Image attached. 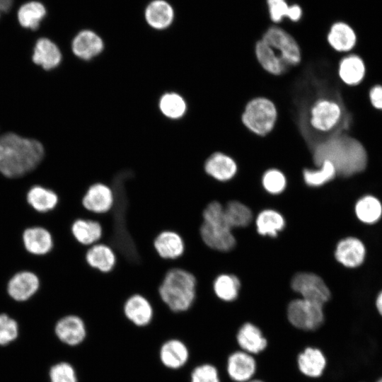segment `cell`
Here are the masks:
<instances>
[{
    "label": "cell",
    "mask_w": 382,
    "mask_h": 382,
    "mask_svg": "<svg viewBox=\"0 0 382 382\" xmlns=\"http://www.w3.org/2000/svg\"><path fill=\"white\" fill-rule=\"evenodd\" d=\"M325 160L334 165L337 177L349 178L365 170L367 154L359 140L334 130L318 141L313 149V161L316 168Z\"/></svg>",
    "instance_id": "obj_1"
},
{
    "label": "cell",
    "mask_w": 382,
    "mask_h": 382,
    "mask_svg": "<svg viewBox=\"0 0 382 382\" xmlns=\"http://www.w3.org/2000/svg\"><path fill=\"white\" fill-rule=\"evenodd\" d=\"M0 144V173L8 178H20L30 173L44 156V148L38 141L14 133L1 135Z\"/></svg>",
    "instance_id": "obj_2"
},
{
    "label": "cell",
    "mask_w": 382,
    "mask_h": 382,
    "mask_svg": "<svg viewBox=\"0 0 382 382\" xmlns=\"http://www.w3.org/2000/svg\"><path fill=\"white\" fill-rule=\"evenodd\" d=\"M158 294L172 312H186L192 306L196 298V277L184 269L172 268L166 272L161 283Z\"/></svg>",
    "instance_id": "obj_3"
},
{
    "label": "cell",
    "mask_w": 382,
    "mask_h": 382,
    "mask_svg": "<svg viewBox=\"0 0 382 382\" xmlns=\"http://www.w3.org/2000/svg\"><path fill=\"white\" fill-rule=\"evenodd\" d=\"M199 235L203 243L211 250L229 251L236 245V239L228 225L224 206L218 201L208 203L202 212Z\"/></svg>",
    "instance_id": "obj_4"
},
{
    "label": "cell",
    "mask_w": 382,
    "mask_h": 382,
    "mask_svg": "<svg viewBox=\"0 0 382 382\" xmlns=\"http://www.w3.org/2000/svg\"><path fill=\"white\" fill-rule=\"evenodd\" d=\"M277 118L278 111L274 103L262 96L248 100L241 116L245 129L260 137H266L274 129Z\"/></svg>",
    "instance_id": "obj_5"
},
{
    "label": "cell",
    "mask_w": 382,
    "mask_h": 382,
    "mask_svg": "<svg viewBox=\"0 0 382 382\" xmlns=\"http://www.w3.org/2000/svg\"><path fill=\"white\" fill-rule=\"evenodd\" d=\"M342 115V106L337 100L328 97H319L311 103L308 109V126L320 140L337 128Z\"/></svg>",
    "instance_id": "obj_6"
},
{
    "label": "cell",
    "mask_w": 382,
    "mask_h": 382,
    "mask_svg": "<svg viewBox=\"0 0 382 382\" xmlns=\"http://www.w3.org/2000/svg\"><path fill=\"white\" fill-rule=\"evenodd\" d=\"M289 324L298 330L313 332L323 324V305L303 298L291 301L286 309Z\"/></svg>",
    "instance_id": "obj_7"
},
{
    "label": "cell",
    "mask_w": 382,
    "mask_h": 382,
    "mask_svg": "<svg viewBox=\"0 0 382 382\" xmlns=\"http://www.w3.org/2000/svg\"><path fill=\"white\" fill-rule=\"evenodd\" d=\"M262 39L289 67L298 66L302 59V51L298 41L284 29L271 26L262 35Z\"/></svg>",
    "instance_id": "obj_8"
},
{
    "label": "cell",
    "mask_w": 382,
    "mask_h": 382,
    "mask_svg": "<svg viewBox=\"0 0 382 382\" xmlns=\"http://www.w3.org/2000/svg\"><path fill=\"white\" fill-rule=\"evenodd\" d=\"M41 286L40 277L35 272L22 270L13 274L8 279L6 291L14 301L23 303L33 298Z\"/></svg>",
    "instance_id": "obj_9"
},
{
    "label": "cell",
    "mask_w": 382,
    "mask_h": 382,
    "mask_svg": "<svg viewBox=\"0 0 382 382\" xmlns=\"http://www.w3.org/2000/svg\"><path fill=\"white\" fill-rule=\"evenodd\" d=\"M291 287L304 299L324 306L330 298V291L324 281L310 272H300L292 279Z\"/></svg>",
    "instance_id": "obj_10"
},
{
    "label": "cell",
    "mask_w": 382,
    "mask_h": 382,
    "mask_svg": "<svg viewBox=\"0 0 382 382\" xmlns=\"http://www.w3.org/2000/svg\"><path fill=\"white\" fill-rule=\"evenodd\" d=\"M258 363L255 356L239 349L231 352L226 359V373L232 382H248L255 378Z\"/></svg>",
    "instance_id": "obj_11"
},
{
    "label": "cell",
    "mask_w": 382,
    "mask_h": 382,
    "mask_svg": "<svg viewBox=\"0 0 382 382\" xmlns=\"http://www.w3.org/2000/svg\"><path fill=\"white\" fill-rule=\"evenodd\" d=\"M22 244L25 251L33 256H46L52 253L55 241L49 228L42 226L25 228L21 235Z\"/></svg>",
    "instance_id": "obj_12"
},
{
    "label": "cell",
    "mask_w": 382,
    "mask_h": 382,
    "mask_svg": "<svg viewBox=\"0 0 382 382\" xmlns=\"http://www.w3.org/2000/svg\"><path fill=\"white\" fill-rule=\"evenodd\" d=\"M54 332L62 343L69 346H76L85 340L87 325L80 316L67 313L60 316L56 321Z\"/></svg>",
    "instance_id": "obj_13"
},
{
    "label": "cell",
    "mask_w": 382,
    "mask_h": 382,
    "mask_svg": "<svg viewBox=\"0 0 382 382\" xmlns=\"http://www.w3.org/2000/svg\"><path fill=\"white\" fill-rule=\"evenodd\" d=\"M296 365L302 376L310 379H318L324 374L328 360L320 348L308 345L297 354Z\"/></svg>",
    "instance_id": "obj_14"
},
{
    "label": "cell",
    "mask_w": 382,
    "mask_h": 382,
    "mask_svg": "<svg viewBox=\"0 0 382 382\" xmlns=\"http://www.w3.org/2000/svg\"><path fill=\"white\" fill-rule=\"evenodd\" d=\"M234 338L238 349L254 356L265 352L269 346L268 339L262 330L251 322L243 323L237 330Z\"/></svg>",
    "instance_id": "obj_15"
},
{
    "label": "cell",
    "mask_w": 382,
    "mask_h": 382,
    "mask_svg": "<svg viewBox=\"0 0 382 382\" xmlns=\"http://www.w3.org/2000/svg\"><path fill=\"white\" fill-rule=\"evenodd\" d=\"M114 200L112 188L105 183L98 182L88 187L82 197L81 204L91 213L103 214L112 209Z\"/></svg>",
    "instance_id": "obj_16"
},
{
    "label": "cell",
    "mask_w": 382,
    "mask_h": 382,
    "mask_svg": "<svg viewBox=\"0 0 382 382\" xmlns=\"http://www.w3.org/2000/svg\"><path fill=\"white\" fill-rule=\"evenodd\" d=\"M122 310L125 318L137 328L149 326L154 318L152 304L149 299L139 294L128 297L124 303Z\"/></svg>",
    "instance_id": "obj_17"
},
{
    "label": "cell",
    "mask_w": 382,
    "mask_h": 382,
    "mask_svg": "<svg viewBox=\"0 0 382 382\" xmlns=\"http://www.w3.org/2000/svg\"><path fill=\"white\" fill-rule=\"evenodd\" d=\"M358 41L357 31L343 21L334 23L326 35L328 45L335 52L345 54L352 52Z\"/></svg>",
    "instance_id": "obj_18"
},
{
    "label": "cell",
    "mask_w": 382,
    "mask_h": 382,
    "mask_svg": "<svg viewBox=\"0 0 382 382\" xmlns=\"http://www.w3.org/2000/svg\"><path fill=\"white\" fill-rule=\"evenodd\" d=\"M207 175L219 182L232 179L237 173L238 166L236 160L221 151L212 153L204 163Z\"/></svg>",
    "instance_id": "obj_19"
},
{
    "label": "cell",
    "mask_w": 382,
    "mask_h": 382,
    "mask_svg": "<svg viewBox=\"0 0 382 382\" xmlns=\"http://www.w3.org/2000/svg\"><path fill=\"white\" fill-rule=\"evenodd\" d=\"M365 75V63L357 54L354 52L345 54L339 60L337 76L345 85L358 86L363 81Z\"/></svg>",
    "instance_id": "obj_20"
},
{
    "label": "cell",
    "mask_w": 382,
    "mask_h": 382,
    "mask_svg": "<svg viewBox=\"0 0 382 382\" xmlns=\"http://www.w3.org/2000/svg\"><path fill=\"white\" fill-rule=\"evenodd\" d=\"M365 255L366 248L364 243L355 237H347L340 241L335 251L336 260L349 268L360 266Z\"/></svg>",
    "instance_id": "obj_21"
},
{
    "label": "cell",
    "mask_w": 382,
    "mask_h": 382,
    "mask_svg": "<svg viewBox=\"0 0 382 382\" xmlns=\"http://www.w3.org/2000/svg\"><path fill=\"white\" fill-rule=\"evenodd\" d=\"M254 54L262 69L270 75L274 76H282L291 68L262 39L258 40L255 43Z\"/></svg>",
    "instance_id": "obj_22"
},
{
    "label": "cell",
    "mask_w": 382,
    "mask_h": 382,
    "mask_svg": "<svg viewBox=\"0 0 382 382\" xmlns=\"http://www.w3.org/2000/svg\"><path fill=\"white\" fill-rule=\"evenodd\" d=\"M25 200L28 206L35 212L47 214L54 212L59 203L58 193L46 187L34 185L27 192Z\"/></svg>",
    "instance_id": "obj_23"
},
{
    "label": "cell",
    "mask_w": 382,
    "mask_h": 382,
    "mask_svg": "<svg viewBox=\"0 0 382 382\" xmlns=\"http://www.w3.org/2000/svg\"><path fill=\"white\" fill-rule=\"evenodd\" d=\"M85 259L90 267L103 273L111 272L117 261L114 250L108 244L100 242L88 247Z\"/></svg>",
    "instance_id": "obj_24"
},
{
    "label": "cell",
    "mask_w": 382,
    "mask_h": 382,
    "mask_svg": "<svg viewBox=\"0 0 382 382\" xmlns=\"http://www.w3.org/2000/svg\"><path fill=\"white\" fill-rule=\"evenodd\" d=\"M154 247L162 259L175 260L183 255L185 243L178 233L166 230L159 233L155 238Z\"/></svg>",
    "instance_id": "obj_25"
},
{
    "label": "cell",
    "mask_w": 382,
    "mask_h": 382,
    "mask_svg": "<svg viewBox=\"0 0 382 382\" xmlns=\"http://www.w3.org/2000/svg\"><path fill=\"white\" fill-rule=\"evenodd\" d=\"M103 48L104 44L101 37L90 30L79 32L71 43L74 54L84 60H89L96 57Z\"/></svg>",
    "instance_id": "obj_26"
},
{
    "label": "cell",
    "mask_w": 382,
    "mask_h": 382,
    "mask_svg": "<svg viewBox=\"0 0 382 382\" xmlns=\"http://www.w3.org/2000/svg\"><path fill=\"white\" fill-rule=\"evenodd\" d=\"M74 240L85 247H89L100 241L103 228L99 221L85 218L75 219L70 227Z\"/></svg>",
    "instance_id": "obj_27"
},
{
    "label": "cell",
    "mask_w": 382,
    "mask_h": 382,
    "mask_svg": "<svg viewBox=\"0 0 382 382\" xmlns=\"http://www.w3.org/2000/svg\"><path fill=\"white\" fill-rule=\"evenodd\" d=\"M189 354L186 345L177 339L166 341L159 351L161 363L171 369H178L183 366L189 359Z\"/></svg>",
    "instance_id": "obj_28"
},
{
    "label": "cell",
    "mask_w": 382,
    "mask_h": 382,
    "mask_svg": "<svg viewBox=\"0 0 382 382\" xmlns=\"http://www.w3.org/2000/svg\"><path fill=\"white\" fill-rule=\"evenodd\" d=\"M145 19L154 29L163 30L169 27L174 19L172 6L164 0H154L145 9Z\"/></svg>",
    "instance_id": "obj_29"
},
{
    "label": "cell",
    "mask_w": 382,
    "mask_h": 382,
    "mask_svg": "<svg viewBox=\"0 0 382 382\" xmlns=\"http://www.w3.org/2000/svg\"><path fill=\"white\" fill-rule=\"evenodd\" d=\"M61 60V52L53 42L45 37L37 41L33 54V61L36 64L50 70L57 67Z\"/></svg>",
    "instance_id": "obj_30"
},
{
    "label": "cell",
    "mask_w": 382,
    "mask_h": 382,
    "mask_svg": "<svg viewBox=\"0 0 382 382\" xmlns=\"http://www.w3.org/2000/svg\"><path fill=\"white\" fill-rule=\"evenodd\" d=\"M354 210L359 220L371 224L380 219L382 215V204L375 196L366 195L357 201Z\"/></svg>",
    "instance_id": "obj_31"
},
{
    "label": "cell",
    "mask_w": 382,
    "mask_h": 382,
    "mask_svg": "<svg viewBox=\"0 0 382 382\" xmlns=\"http://www.w3.org/2000/svg\"><path fill=\"white\" fill-rule=\"evenodd\" d=\"M302 176L307 185L320 187L335 180L337 173L334 165L330 161L325 160L316 169L304 168Z\"/></svg>",
    "instance_id": "obj_32"
},
{
    "label": "cell",
    "mask_w": 382,
    "mask_h": 382,
    "mask_svg": "<svg viewBox=\"0 0 382 382\" xmlns=\"http://www.w3.org/2000/svg\"><path fill=\"white\" fill-rule=\"evenodd\" d=\"M241 283L237 277L233 274L218 275L212 283L214 294L224 301H233L238 296Z\"/></svg>",
    "instance_id": "obj_33"
},
{
    "label": "cell",
    "mask_w": 382,
    "mask_h": 382,
    "mask_svg": "<svg viewBox=\"0 0 382 382\" xmlns=\"http://www.w3.org/2000/svg\"><path fill=\"white\" fill-rule=\"evenodd\" d=\"M269 16L274 23H278L284 18H289L293 22L299 21L303 12L298 4L289 5L286 0H267Z\"/></svg>",
    "instance_id": "obj_34"
},
{
    "label": "cell",
    "mask_w": 382,
    "mask_h": 382,
    "mask_svg": "<svg viewBox=\"0 0 382 382\" xmlns=\"http://www.w3.org/2000/svg\"><path fill=\"white\" fill-rule=\"evenodd\" d=\"M284 217L278 212L265 209L260 212L256 219L257 232L263 236L274 237L284 227Z\"/></svg>",
    "instance_id": "obj_35"
},
{
    "label": "cell",
    "mask_w": 382,
    "mask_h": 382,
    "mask_svg": "<svg viewBox=\"0 0 382 382\" xmlns=\"http://www.w3.org/2000/svg\"><path fill=\"white\" fill-rule=\"evenodd\" d=\"M45 14L46 9L41 3L30 1L21 6L18 12V18L23 27L36 30Z\"/></svg>",
    "instance_id": "obj_36"
},
{
    "label": "cell",
    "mask_w": 382,
    "mask_h": 382,
    "mask_svg": "<svg viewBox=\"0 0 382 382\" xmlns=\"http://www.w3.org/2000/svg\"><path fill=\"white\" fill-rule=\"evenodd\" d=\"M224 216L230 228L248 226L253 215L250 209L241 202L231 201L224 207Z\"/></svg>",
    "instance_id": "obj_37"
},
{
    "label": "cell",
    "mask_w": 382,
    "mask_h": 382,
    "mask_svg": "<svg viewBox=\"0 0 382 382\" xmlns=\"http://www.w3.org/2000/svg\"><path fill=\"white\" fill-rule=\"evenodd\" d=\"M159 108L167 117L178 119L185 114L187 103L180 95L176 93H167L161 96Z\"/></svg>",
    "instance_id": "obj_38"
},
{
    "label": "cell",
    "mask_w": 382,
    "mask_h": 382,
    "mask_svg": "<svg viewBox=\"0 0 382 382\" xmlns=\"http://www.w3.org/2000/svg\"><path fill=\"white\" fill-rule=\"evenodd\" d=\"M262 184L265 190L270 194L282 192L286 186V178L284 173L278 168L267 169L262 176Z\"/></svg>",
    "instance_id": "obj_39"
},
{
    "label": "cell",
    "mask_w": 382,
    "mask_h": 382,
    "mask_svg": "<svg viewBox=\"0 0 382 382\" xmlns=\"http://www.w3.org/2000/svg\"><path fill=\"white\" fill-rule=\"evenodd\" d=\"M19 335L17 320L5 313H0V346H6L14 342Z\"/></svg>",
    "instance_id": "obj_40"
},
{
    "label": "cell",
    "mask_w": 382,
    "mask_h": 382,
    "mask_svg": "<svg viewBox=\"0 0 382 382\" xmlns=\"http://www.w3.org/2000/svg\"><path fill=\"white\" fill-rule=\"evenodd\" d=\"M50 382H78L74 366L66 361L53 364L49 370Z\"/></svg>",
    "instance_id": "obj_41"
},
{
    "label": "cell",
    "mask_w": 382,
    "mask_h": 382,
    "mask_svg": "<svg viewBox=\"0 0 382 382\" xmlns=\"http://www.w3.org/2000/svg\"><path fill=\"white\" fill-rule=\"evenodd\" d=\"M190 382H221L218 368L211 363L195 366L190 374Z\"/></svg>",
    "instance_id": "obj_42"
},
{
    "label": "cell",
    "mask_w": 382,
    "mask_h": 382,
    "mask_svg": "<svg viewBox=\"0 0 382 382\" xmlns=\"http://www.w3.org/2000/svg\"><path fill=\"white\" fill-rule=\"evenodd\" d=\"M369 99L374 109L382 111V85L376 84L369 89Z\"/></svg>",
    "instance_id": "obj_43"
},
{
    "label": "cell",
    "mask_w": 382,
    "mask_h": 382,
    "mask_svg": "<svg viewBox=\"0 0 382 382\" xmlns=\"http://www.w3.org/2000/svg\"><path fill=\"white\" fill-rule=\"evenodd\" d=\"M13 4V0H0V12L8 11Z\"/></svg>",
    "instance_id": "obj_44"
},
{
    "label": "cell",
    "mask_w": 382,
    "mask_h": 382,
    "mask_svg": "<svg viewBox=\"0 0 382 382\" xmlns=\"http://www.w3.org/2000/svg\"><path fill=\"white\" fill-rule=\"evenodd\" d=\"M376 307L379 314L382 316V291L378 294L376 299Z\"/></svg>",
    "instance_id": "obj_45"
},
{
    "label": "cell",
    "mask_w": 382,
    "mask_h": 382,
    "mask_svg": "<svg viewBox=\"0 0 382 382\" xmlns=\"http://www.w3.org/2000/svg\"><path fill=\"white\" fill-rule=\"evenodd\" d=\"M248 382H267L265 380L260 378H254L253 379L248 381Z\"/></svg>",
    "instance_id": "obj_46"
},
{
    "label": "cell",
    "mask_w": 382,
    "mask_h": 382,
    "mask_svg": "<svg viewBox=\"0 0 382 382\" xmlns=\"http://www.w3.org/2000/svg\"><path fill=\"white\" fill-rule=\"evenodd\" d=\"M1 150H2V146H1V144H0V156H1Z\"/></svg>",
    "instance_id": "obj_47"
},
{
    "label": "cell",
    "mask_w": 382,
    "mask_h": 382,
    "mask_svg": "<svg viewBox=\"0 0 382 382\" xmlns=\"http://www.w3.org/2000/svg\"><path fill=\"white\" fill-rule=\"evenodd\" d=\"M376 382H382V378H381L379 380H378Z\"/></svg>",
    "instance_id": "obj_48"
},
{
    "label": "cell",
    "mask_w": 382,
    "mask_h": 382,
    "mask_svg": "<svg viewBox=\"0 0 382 382\" xmlns=\"http://www.w3.org/2000/svg\"><path fill=\"white\" fill-rule=\"evenodd\" d=\"M1 13V12H0Z\"/></svg>",
    "instance_id": "obj_49"
}]
</instances>
